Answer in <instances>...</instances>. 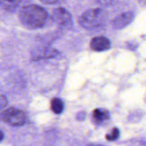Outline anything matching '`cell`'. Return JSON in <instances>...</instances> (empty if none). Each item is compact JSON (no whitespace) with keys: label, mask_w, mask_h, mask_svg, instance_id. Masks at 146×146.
<instances>
[{"label":"cell","mask_w":146,"mask_h":146,"mask_svg":"<svg viewBox=\"0 0 146 146\" xmlns=\"http://www.w3.org/2000/svg\"><path fill=\"white\" fill-rule=\"evenodd\" d=\"M64 108V101L59 98H54L51 101V109L54 113L60 114Z\"/></svg>","instance_id":"30bf717a"},{"label":"cell","mask_w":146,"mask_h":146,"mask_svg":"<svg viewBox=\"0 0 146 146\" xmlns=\"http://www.w3.org/2000/svg\"><path fill=\"white\" fill-rule=\"evenodd\" d=\"M90 46L93 51H104L111 48V41L104 36H96L91 39Z\"/></svg>","instance_id":"52a82bcc"},{"label":"cell","mask_w":146,"mask_h":146,"mask_svg":"<svg viewBox=\"0 0 146 146\" xmlns=\"http://www.w3.org/2000/svg\"><path fill=\"white\" fill-rule=\"evenodd\" d=\"M88 146H104V145H100V144H91V145H89Z\"/></svg>","instance_id":"5bb4252c"},{"label":"cell","mask_w":146,"mask_h":146,"mask_svg":"<svg viewBox=\"0 0 146 146\" xmlns=\"http://www.w3.org/2000/svg\"><path fill=\"white\" fill-rule=\"evenodd\" d=\"M48 13L45 9L36 4H29L23 7L19 12L21 24L29 29L42 28L46 22Z\"/></svg>","instance_id":"6da1fadb"},{"label":"cell","mask_w":146,"mask_h":146,"mask_svg":"<svg viewBox=\"0 0 146 146\" xmlns=\"http://www.w3.org/2000/svg\"><path fill=\"white\" fill-rule=\"evenodd\" d=\"M120 135V131L118 128H113L111 130V132L106 135V138L108 141H116Z\"/></svg>","instance_id":"8fae6325"},{"label":"cell","mask_w":146,"mask_h":146,"mask_svg":"<svg viewBox=\"0 0 146 146\" xmlns=\"http://www.w3.org/2000/svg\"><path fill=\"white\" fill-rule=\"evenodd\" d=\"M23 0H0L1 7L6 11H14L21 4Z\"/></svg>","instance_id":"9c48e42d"},{"label":"cell","mask_w":146,"mask_h":146,"mask_svg":"<svg viewBox=\"0 0 146 146\" xmlns=\"http://www.w3.org/2000/svg\"><path fill=\"white\" fill-rule=\"evenodd\" d=\"M110 114L106 109L96 108L92 113V121L95 125H101L106 123L109 120Z\"/></svg>","instance_id":"ba28073f"},{"label":"cell","mask_w":146,"mask_h":146,"mask_svg":"<svg viewBox=\"0 0 146 146\" xmlns=\"http://www.w3.org/2000/svg\"><path fill=\"white\" fill-rule=\"evenodd\" d=\"M54 21L61 27H67L71 24V15L66 9L63 7L56 8L54 10L52 14Z\"/></svg>","instance_id":"277c9868"},{"label":"cell","mask_w":146,"mask_h":146,"mask_svg":"<svg viewBox=\"0 0 146 146\" xmlns=\"http://www.w3.org/2000/svg\"><path fill=\"white\" fill-rule=\"evenodd\" d=\"M0 101H1V108H3L7 104V98H6V97L4 96V95H1V99H0Z\"/></svg>","instance_id":"7c38bea8"},{"label":"cell","mask_w":146,"mask_h":146,"mask_svg":"<svg viewBox=\"0 0 146 146\" xmlns=\"http://www.w3.org/2000/svg\"><path fill=\"white\" fill-rule=\"evenodd\" d=\"M106 20L104 11L101 9H91L87 10L80 17L79 24L86 29H96L103 25Z\"/></svg>","instance_id":"7a4b0ae2"},{"label":"cell","mask_w":146,"mask_h":146,"mask_svg":"<svg viewBox=\"0 0 146 146\" xmlns=\"http://www.w3.org/2000/svg\"><path fill=\"white\" fill-rule=\"evenodd\" d=\"M2 121L14 126H19L25 123L26 114L24 111L16 108H9L1 114Z\"/></svg>","instance_id":"3957f363"},{"label":"cell","mask_w":146,"mask_h":146,"mask_svg":"<svg viewBox=\"0 0 146 146\" xmlns=\"http://www.w3.org/2000/svg\"><path fill=\"white\" fill-rule=\"evenodd\" d=\"M41 2L44 3V4H54V3L56 2L58 0H40Z\"/></svg>","instance_id":"4fadbf2b"},{"label":"cell","mask_w":146,"mask_h":146,"mask_svg":"<svg viewBox=\"0 0 146 146\" xmlns=\"http://www.w3.org/2000/svg\"><path fill=\"white\" fill-rule=\"evenodd\" d=\"M135 14L133 11H127L118 14L113 21V26L116 29H121L131 24L134 19Z\"/></svg>","instance_id":"8992f818"},{"label":"cell","mask_w":146,"mask_h":146,"mask_svg":"<svg viewBox=\"0 0 146 146\" xmlns=\"http://www.w3.org/2000/svg\"><path fill=\"white\" fill-rule=\"evenodd\" d=\"M58 55V51L50 46H41L35 48L32 51L31 56L33 60H39L43 58H54Z\"/></svg>","instance_id":"5b68a950"}]
</instances>
